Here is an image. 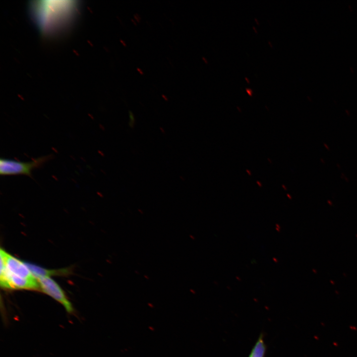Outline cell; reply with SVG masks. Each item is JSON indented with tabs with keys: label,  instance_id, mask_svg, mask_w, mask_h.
<instances>
[{
	"label": "cell",
	"instance_id": "obj_1",
	"mask_svg": "<svg viewBox=\"0 0 357 357\" xmlns=\"http://www.w3.org/2000/svg\"><path fill=\"white\" fill-rule=\"evenodd\" d=\"M77 4L72 1H37L30 4L33 19L44 34L59 33L74 16Z\"/></svg>",
	"mask_w": 357,
	"mask_h": 357
},
{
	"label": "cell",
	"instance_id": "obj_2",
	"mask_svg": "<svg viewBox=\"0 0 357 357\" xmlns=\"http://www.w3.org/2000/svg\"><path fill=\"white\" fill-rule=\"evenodd\" d=\"M52 158V155L39 157L29 162H21L1 158L0 175L1 176L25 175L32 177V172L42 167Z\"/></svg>",
	"mask_w": 357,
	"mask_h": 357
},
{
	"label": "cell",
	"instance_id": "obj_3",
	"mask_svg": "<svg viewBox=\"0 0 357 357\" xmlns=\"http://www.w3.org/2000/svg\"><path fill=\"white\" fill-rule=\"evenodd\" d=\"M0 284L3 289L16 290H39L40 285L37 278L27 279L9 273L0 259Z\"/></svg>",
	"mask_w": 357,
	"mask_h": 357
},
{
	"label": "cell",
	"instance_id": "obj_4",
	"mask_svg": "<svg viewBox=\"0 0 357 357\" xmlns=\"http://www.w3.org/2000/svg\"><path fill=\"white\" fill-rule=\"evenodd\" d=\"M40 289L57 301L60 303L68 313L73 311L72 305L67 298L60 287L49 277H40L37 279Z\"/></svg>",
	"mask_w": 357,
	"mask_h": 357
},
{
	"label": "cell",
	"instance_id": "obj_5",
	"mask_svg": "<svg viewBox=\"0 0 357 357\" xmlns=\"http://www.w3.org/2000/svg\"><path fill=\"white\" fill-rule=\"evenodd\" d=\"M0 256L4 262L6 270L9 273L24 278H36L25 262L21 261L2 249H0Z\"/></svg>",
	"mask_w": 357,
	"mask_h": 357
},
{
	"label": "cell",
	"instance_id": "obj_6",
	"mask_svg": "<svg viewBox=\"0 0 357 357\" xmlns=\"http://www.w3.org/2000/svg\"><path fill=\"white\" fill-rule=\"evenodd\" d=\"M33 275L37 279L40 277H49L52 275H60L67 273V270H47L37 265L25 262Z\"/></svg>",
	"mask_w": 357,
	"mask_h": 357
},
{
	"label": "cell",
	"instance_id": "obj_7",
	"mask_svg": "<svg viewBox=\"0 0 357 357\" xmlns=\"http://www.w3.org/2000/svg\"><path fill=\"white\" fill-rule=\"evenodd\" d=\"M266 351V346L262 336H260L253 348L249 357H264Z\"/></svg>",
	"mask_w": 357,
	"mask_h": 357
}]
</instances>
